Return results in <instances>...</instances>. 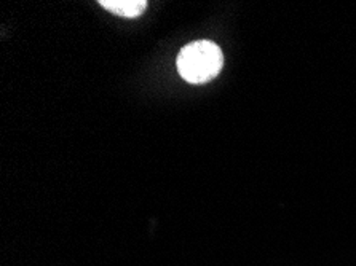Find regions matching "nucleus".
Here are the masks:
<instances>
[{
    "label": "nucleus",
    "instance_id": "2",
    "mask_svg": "<svg viewBox=\"0 0 356 266\" xmlns=\"http://www.w3.org/2000/svg\"><path fill=\"white\" fill-rule=\"evenodd\" d=\"M99 5L107 12L122 16V18H138L147 8L145 0H101Z\"/></svg>",
    "mask_w": 356,
    "mask_h": 266
},
{
    "label": "nucleus",
    "instance_id": "1",
    "mask_svg": "<svg viewBox=\"0 0 356 266\" xmlns=\"http://www.w3.org/2000/svg\"><path fill=\"white\" fill-rule=\"evenodd\" d=\"M176 66L181 77L188 83H208L209 80L218 77L222 69L224 54L214 42H192L177 54Z\"/></svg>",
    "mask_w": 356,
    "mask_h": 266
}]
</instances>
